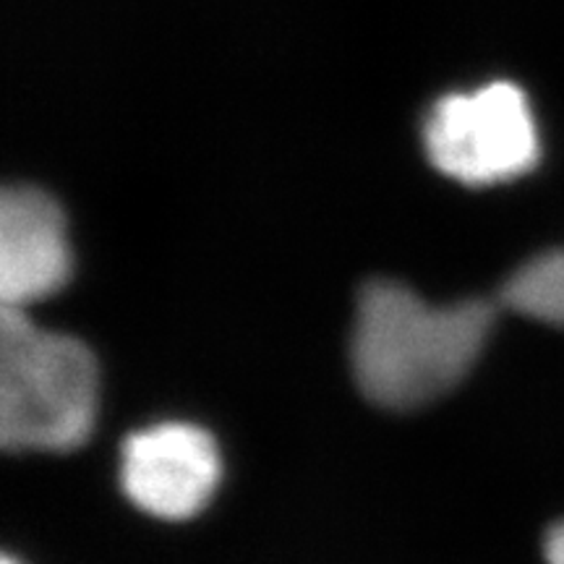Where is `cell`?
<instances>
[{"label": "cell", "mask_w": 564, "mask_h": 564, "mask_svg": "<svg viewBox=\"0 0 564 564\" xmlns=\"http://www.w3.org/2000/svg\"><path fill=\"white\" fill-rule=\"evenodd\" d=\"M484 301L434 306L411 288L377 280L364 288L352 329V371L371 403L408 411L442 398L468 377L489 340Z\"/></svg>", "instance_id": "6da1fadb"}, {"label": "cell", "mask_w": 564, "mask_h": 564, "mask_svg": "<svg viewBox=\"0 0 564 564\" xmlns=\"http://www.w3.org/2000/svg\"><path fill=\"white\" fill-rule=\"evenodd\" d=\"M100 373L76 337L47 333L6 308L0 316V440L17 453H66L87 442Z\"/></svg>", "instance_id": "7a4b0ae2"}, {"label": "cell", "mask_w": 564, "mask_h": 564, "mask_svg": "<svg viewBox=\"0 0 564 564\" xmlns=\"http://www.w3.org/2000/svg\"><path fill=\"white\" fill-rule=\"evenodd\" d=\"M436 171L468 186L512 181L539 162V129L525 91L491 82L442 97L423 123Z\"/></svg>", "instance_id": "3957f363"}, {"label": "cell", "mask_w": 564, "mask_h": 564, "mask_svg": "<svg viewBox=\"0 0 564 564\" xmlns=\"http://www.w3.org/2000/svg\"><path fill=\"white\" fill-rule=\"evenodd\" d=\"M121 484L139 510L160 520H186L220 484V453L194 423H158L123 444Z\"/></svg>", "instance_id": "277c9868"}, {"label": "cell", "mask_w": 564, "mask_h": 564, "mask_svg": "<svg viewBox=\"0 0 564 564\" xmlns=\"http://www.w3.org/2000/svg\"><path fill=\"white\" fill-rule=\"evenodd\" d=\"M70 246L58 202L42 188L11 186L0 196V295L26 308L66 285Z\"/></svg>", "instance_id": "5b68a950"}, {"label": "cell", "mask_w": 564, "mask_h": 564, "mask_svg": "<svg viewBox=\"0 0 564 564\" xmlns=\"http://www.w3.org/2000/svg\"><path fill=\"white\" fill-rule=\"evenodd\" d=\"M512 312L564 327V249L549 251L520 267L502 288Z\"/></svg>", "instance_id": "8992f818"}, {"label": "cell", "mask_w": 564, "mask_h": 564, "mask_svg": "<svg viewBox=\"0 0 564 564\" xmlns=\"http://www.w3.org/2000/svg\"><path fill=\"white\" fill-rule=\"evenodd\" d=\"M546 560L549 564H564V523H560L546 539Z\"/></svg>", "instance_id": "52a82bcc"}, {"label": "cell", "mask_w": 564, "mask_h": 564, "mask_svg": "<svg viewBox=\"0 0 564 564\" xmlns=\"http://www.w3.org/2000/svg\"><path fill=\"white\" fill-rule=\"evenodd\" d=\"M3 564H21V562H17V560H11V556H3Z\"/></svg>", "instance_id": "ba28073f"}]
</instances>
